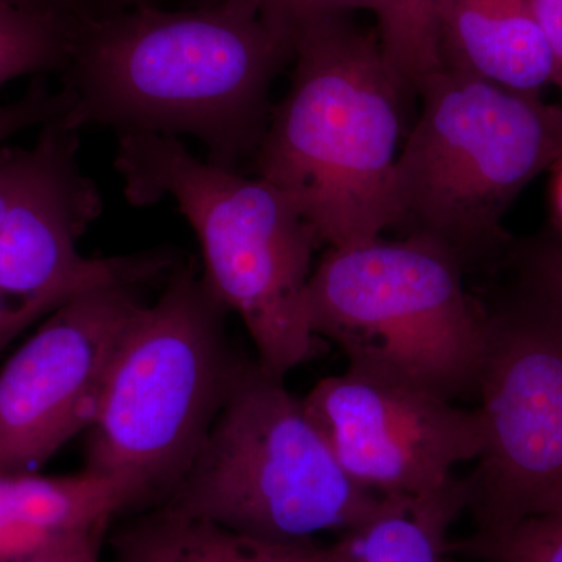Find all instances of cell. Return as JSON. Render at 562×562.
<instances>
[{
    "label": "cell",
    "mask_w": 562,
    "mask_h": 562,
    "mask_svg": "<svg viewBox=\"0 0 562 562\" xmlns=\"http://www.w3.org/2000/svg\"><path fill=\"white\" fill-rule=\"evenodd\" d=\"M294 44L249 3L150 5L77 18L63 124L191 136L206 161L235 169L265 135L268 92Z\"/></svg>",
    "instance_id": "cell-1"
},
{
    "label": "cell",
    "mask_w": 562,
    "mask_h": 562,
    "mask_svg": "<svg viewBox=\"0 0 562 562\" xmlns=\"http://www.w3.org/2000/svg\"><path fill=\"white\" fill-rule=\"evenodd\" d=\"M222 0H199L209 5ZM249 3L272 27L283 32L294 44L297 33L317 22L346 16L347 11L364 9L379 13L383 0H241Z\"/></svg>",
    "instance_id": "cell-18"
},
{
    "label": "cell",
    "mask_w": 562,
    "mask_h": 562,
    "mask_svg": "<svg viewBox=\"0 0 562 562\" xmlns=\"http://www.w3.org/2000/svg\"><path fill=\"white\" fill-rule=\"evenodd\" d=\"M77 18L32 13L0 0V87L24 76L63 72Z\"/></svg>",
    "instance_id": "cell-15"
},
{
    "label": "cell",
    "mask_w": 562,
    "mask_h": 562,
    "mask_svg": "<svg viewBox=\"0 0 562 562\" xmlns=\"http://www.w3.org/2000/svg\"><path fill=\"white\" fill-rule=\"evenodd\" d=\"M79 149V131L61 120L41 127L35 146L21 149L0 216V353L85 292L140 286L176 262L165 250L111 258L80 254V238L101 216L103 203L98 184L81 171Z\"/></svg>",
    "instance_id": "cell-8"
},
{
    "label": "cell",
    "mask_w": 562,
    "mask_h": 562,
    "mask_svg": "<svg viewBox=\"0 0 562 562\" xmlns=\"http://www.w3.org/2000/svg\"><path fill=\"white\" fill-rule=\"evenodd\" d=\"M18 9L54 16L77 18L87 13L85 0H3Z\"/></svg>",
    "instance_id": "cell-23"
},
{
    "label": "cell",
    "mask_w": 562,
    "mask_h": 562,
    "mask_svg": "<svg viewBox=\"0 0 562 562\" xmlns=\"http://www.w3.org/2000/svg\"><path fill=\"white\" fill-rule=\"evenodd\" d=\"M138 286L85 292L47 316L0 371V475L36 473L88 430L144 305Z\"/></svg>",
    "instance_id": "cell-11"
},
{
    "label": "cell",
    "mask_w": 562,
    "mask_h": 562,
    "mask_svg": "<svg viewBox=\"0 0 562 562\" xmlns=\"http://www.w3.org/2000/svg\"><path fill=\"white\" fill-rule=\"evenodd\" d=\"M446 562H449V561H446Z\"/></svg>",
    "instance_id": "cell-27"
},
{
    "label": "cell",
    "mask_w": 562,
    "mask_h": 562,
    "mask_svg": "<svg viewBox=\"0 0 562 562\" xmlns=\"http://www.w3.org/2000/svg\"><path fill=\"white\" fill-rule=\"evenodd\" d=\"M68 109L66 91H52L44 76L36 77L18 101L0 103V149L16 133L61 120Z\"/></svg>",
    "instance_id": "cell-19"
},
{
    "label": "cell",
    "mask_w": 562,
    "mask_h": 562,
    "mask_svg": "<svg viewBox=\"0 0 562 562\" xmlns=\"http://www.w3.org/2000/svg\"><path fill=\"white\" fill-rule=\"evenodd\" d=\"M291 90L257 149L260 179L283 192L331 249L401 222L395 166L405 81L376 36L346 16L294 38Z\"/></svg>",
    "instance_id": "cell-2"
},
{
    "label": "cell",
    "mask_w": 562,
    "mask_h": 562,
    "mask_svg": "<svg viewBox=\"0 0 562 562\" xmlns=\"http://www.w3.org/2000/svg\"><path fill=\"white\" fill-rule=\"evenodd\" d=\"M227 313L194 266L140 306L88 428L85 471L124 484L138 505L168 498L241 364L225 339Z\"/></svg>",
    "instance_id": "cell-4"
},
{
    "label": "cell",
    "mask_w": 562,
    "mask_h": 562,
    "mask_svg": "<svg viewBox=\"0 0 562 562\" xmlns=\"http://www.w3.org/2000/svg\"><path fill=\"white\" fill-rule=\"evenodd\" d=\"M560 206H561V213H562V179L560 184Z\"/></svg>",
    "instance_id": "cell-26"
},
{
    "label": "cell",
    "mask_w": 562,
    "mask_h": 562,
    "mask_svg": "<svg viewBox=\"0 0 562 562\" xmlns=\"http://www.w3.org/2000/svg\"><path fill=\"white\" fill-rule=\"evenodd\" d=\"M532 7L552 52L553 85L562 88V0H532Z\"/></svg>",
    "instance_id": "cell-21"
},
{
    "label": "cell",
    "mask_w": 562,
    "mask_h": 562,
    "mask_svg": "<svg viewBox=\"0 0 562 562\" xmlns=\"http://www.w3.org/2000/svg\"><path fill=\"white\" fill-rule=\"evenodd\" d=\"M495 562H562V509L483 538Z\"/></svg>",
    "instance_id": "cell-17"
},
{
    "label": "cell",
    "mask_w": 562,
    "mask_h": 562,
    "mask_svg": "<svg viewBox=\"0 0 562 562\" xmlns=\"http://www.w3.org/2000/svg\"><path fill=\"white\" fill-rule=\"evenodd\" d=\"M105 531L95 530L74 536L44 552L13 562H99Z\"/></svg>",
    "instance_id": "cell-20"
},
{
    "label": "cell",
    "mask_w": 562,
    "mask_h": 562,
    "mask_svg": "<svg viewBox=\"0 0 562 562\" xmlns=\"http://www.w3.org/2000/svg\"><path fill=\"white\" fill-rule=\"evenodd\" d=\"M302 402L344 472L382 497L441 490L482 453L479 409L398 373L349 364Z\"/></svg>",
    "instance_id": "cell-10"
},
{
    "label": "cell",
    "mask_w": 562,
    "mask_h": 562,
    "mask_svg": "<svg viewBox=\"0 0 562 562\" xmlns=\"http://www.w3.org/2000/svg\"><path fill=\"white\" fill-rule=\"evenodd\" d=\"M483 447L468 482L486 535L562 509V310L490 314L480 372Z\"/></svg>",
    "instance_id": "cell-9"
},
{
    "label": "cell",
    "mask_w": 562,
    "mask_h": 562,
    "mask_svg": "<svg viewBox=\"0 0 562 562\" xmlns=\"http://www.w3.org/2000/svg\"><path fill=\"white\" fill-rule=\"evenodd\" d=\"M114 169L133 206L171 199L201 243L206 286L238 314L258 364L283 379L312 360L308 286L316 232L268 181L201 161L180 138L120 133Z\"/></svg>",
    "instance_id": "cell-3"
},
{
    "label": "cell",
    "mask_w": 562,
    "mask_h": 562,
    "mask_svg": "<svg viewBox=\"0 0 562 562\" xmlns=\"http://www.w3.org/2000/svg\"><path fill=\"white\" fill-rule=\"evenodd\" d=\"M436 5L438 0H383L376 13L384 57L406 87L419 88L430 74L441 69Z\"/></svg>",
    "instance_id": "cell-16"
},
{
    "label": "cell",
    "mask_w": 562,
    "mask_h": 562,
    "mask_svg": "<svg viewBox=\"0 0 562 562\" xmlns=\"http://www.w3.org/2000/svg\"><path fill=\"white\" fill-rule=\"evenodd\" d=\"M441 68L539 95L553 85V57L532 0H438Z\"/></svg>",
    "instance_id": "cell-12"
},
{
    "label": "cell",
    "mask_w": 562,
    "mask_h": 562,
    "mask_svg": "<svg viewBox=\"0 0 562 562\" xmlns=\"http://www.w3.org/2000/svg\"><path fill=\"white\" fill-rule=\"evenodd\" d=\"M284 380L241 362L201 450L162 505L277 542L353 531L382 495L344 472Z\"/></svg>",
    "instance_id": "cell-5"
},
{
    "label": "cell",
    "mask_w": 562,
    "mask_h": 562,
    "mask_svg": "<svg viewBox=\"0 0 562 562\" xmlns=\"http://www.w3.org/2000/svg\"><path fill=\"white\" fill-rule=\"evenodd\" d=\"M538 276L543 295L562 310V247L543 255L538 262Z\"/></svg>",
    "instance_id": "cell-22"
},
{
    "label": "cell",
    "mask_w": 562,
    "mask_h": 562,
    "mask_svg": "<svg viewBox=\"0 0 562 562\" xmlns=\"http://www.w3.org/2000/svg\"><path fill=\"white\" fill-rule=\"evenodd\" d=\"M120 562H338L339 543L277 542L161 505L116 532Z\"/></svg>",
    "instance_id": "cell-13"
},
{
    "label": "cell",
    "mask_w": 562,
    "mask_h": 562,
    "mask_svg": "<svg viewBox=\"0 0 562 562\" xmlns=\"http://www.w3.org/2000/svg\"><path fill=\"white\" fill-rule=\"evenodd\" d=\"M98 2L105 3V5L113 7L109 13H114V11H122V7H131V5H149L147 0H98Z\"/></svg>",
    "instance_id": "cell-25"
},
{
    "label": "cell",
    "mask_w": 562,
    "mask_h": 562,
    "mask_svg": "<svg viewBox=\"0 0 562 562\" xmlns=\"http://www.w3.org/2000/svg\"><path fill=\"white\" fill-rule=\"evenodd\" d=\"M468 503V483L454 479L430 494L383 495L379 512L339 542L338 562H446L447 532Z\"/></svg>",
    "instance_id": "cell-14"
},
{
    "label": "cell",
    "mask_w": 562,
    "mask_h": 562,
    "mask_svg": "<svg viewBox=\"0 0 562 562\" xmlns=\"http://www.w3.org/2000/svg\"><path fill=\"white\" fill-rule=\"evenodd\" d=\"M395 166L401 221L457 249L486 239L532 179L562 160V109L450 69L420 87Z\"/></svg>",
    "instance_id": "cell-7"
},
{
    "label": "cell",
    "mask_w": 562,
    "mask_h": 562,
    "mask_svg": "<svg viewBox=\"0 0 562 562\" xmlns=\"http://www.w3.org/2000/svg\"><path fill=\"white\" fill-rule=\"evenodd\" d=\"M20 147H2L0 149V216L5 210L18 165H20Z\"/></svg>",
    "instance_id": "cell-24"
},
{
    "label": "cell",
    "mask_w": 562,
    "mask_h": 562,
    "mask_svg": "<svg viewBox=\"0 0 562 562\" xmlns=\"http://www.w3.org/2000/svg\"><path fill=\"white\" fill-rule=\"evenodd\" d=\"M310 327L349 364L390 371L450 401L476 395L490 314L452 247L427 233L331 249L308 286Z\"/></svg>",
    "instance_id": "cell-6"
}]
</instances>
